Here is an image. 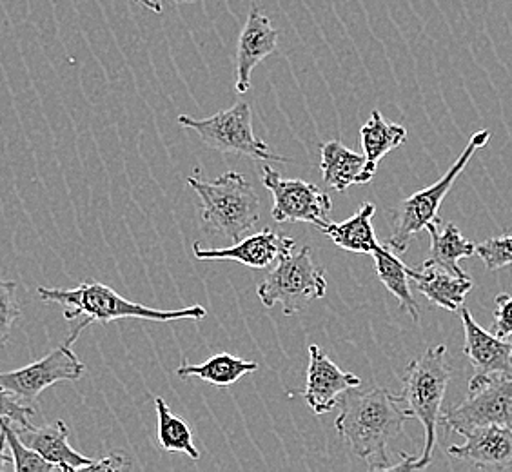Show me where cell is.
<instances>
[{
  "label": "cell",
  "instance_id": "30bf717a",
  "mask_svg": "<svg viewBox=\"0 0 512 472\" xmlns=\"http://www.w3.org/2000/svg\"><path fill=\"white\" fill-rule=\"evenodd\" d=\"M440 423L456 434L487 425L512 429V378H494L469 389L462 404L442 413Z\"/></svg>",
  "mask_w": 512,
  "mask_h": 472
},
{
  "label": "cell",
  "instance_id": "5b68a950",
  "mask_svg": "<svg viewBox=\"0 0 512 472\" xmlns=\"http://www.w3.org/2000/svg\"><path fill=\"white\" fill-rule=\"evenodd\" d=\"M491 140V131L483 129L474 133L469 138L467 146L460 153V157L456 158L451 168L447 169L444 177L438 182H434L433 186L425 187L416 191L414 195L402 200L398 207H394L393 213V231L391 238L387 242V247L393 249L396 255H404L405 251L411 246L414 236L420 231H424L427 224L440 220L438 211L444 202L445 197L449 195L451 187L454 186L456 178L460 177L463 169L467 168L469 160L474 157V153H478V149H482L487 142Z\"/></svg>",
  "mask_w": 512,
  "mask_h": 472
},
{
  "label": "cell",
  "instance_id": "484cf974",
  "mask_svg": "<svg viewBox=\"0 0 512 472\" xmlns=\"http://www.w3.org/2000/svg\"><path fill=\"white\" fill-rule=\"evenodd\" d=\"M17 282L0 280V347L10 340L11 329L20 318Z\"/></svg>",
  "mask_w": 512,
  "mask_h": 472
},
{
  "label": "cell",
  "instance_id": "9a60e30c",
  "mask_svg": "<svg viewBox=\"0 0 512 472\" xmlns=\"http://www.w3.org/2000/svg\"><path fill=\"white\" fill-rule=\"evenodd\" d=\"M278 48V31L262 11L253 6L246 24L240 31L237 48V91L246 95L251 89V75L256 66L275 53Z\"/></svg>",
  "mask_w": 512,
  "mask_h": 472
},
{
  "label": "cell",
  "instance_id": "cb8c5ba5",
  "mask_svg": "<svg viewBox=\"0 0 512 472\" xmlns=\"http://www.w3.org/2000/svg\"><path fill=\"white\" fill-rule=\"evenodd\" d=\"M155 413L158 420V445L168 453L186 454L191 460L197 462L200 453L188 423L178 418L177 414L171 413L169 405L162 396L155 398Z\"/></svg>",
  "mask_w": 512,
  "mask_h": 472
},
{
  "label": "cell",
  "instance_id": "7a4b0ae2",
  "mask_svg": "<svg viewBox=\"0 0 512 472\" xmlns=\"http://www.w3.org/2000/svg\"><path fill=\"white\" fill-rule=\"evenodd\" d=\"M40 300L59 304L66 309L64 318L75 320L82 318L84 322L71 333V338H79L80 333L93 324L106 325L115 320L124 318H137V320H151V322H177V320H204L206 309L202 305H191L175 311L153 309L148 305L135 304L128 298L119 295L115 289L100 284L97 280H86L73 289H59V287H39L37 289Z\"/></svg>",
  "mask_w": 512,
  "mask_h": 472
},
{
  "label": "cell",
  "instance_id": "52a82bcc",
  "mask_svg": "<svg viewBox=\"0 0 512 472\" xmlns=\"http://www.w3.org/2000/svg\"><path fill=\"white\" fill-rule=\"evenodd\" d=\"M178 124L182 128L195 131L206 146L220 153L278 164L289 162V158L276 155L262 138L256 137L253 129V109L244 100L213 117L193 118L180 115Z\"/></svg>",
  "mask_w": 512,
  "mask_h": 472
},
{
  "label": "cell",
  "instance_id": "8992f818",
  "mask_svg": "<svg viewBox=\"0 0 512 472\" xmlns=\"http://www.w3.org/2000/svg\"><path fill=\"white\" fill-rule=\"evenodd\" d=\"M258 298L266 307L282 305V313L293 316L309 302L324 298L327 278L324 269L316 266L311 249L289 251L276 260V266L258 287Z\"/></svg>",
  "mask_w": 512,
  "mask_h": 472
},
{
  "label": "cell",
  "instance_id": "f546056e",
  "mask_svg": "<svg viewBox=\"0 0 512 472\" xmlns=\"http://www.w3.org/2000/svg\"><path fill=\"white\" fill-rule=\"evenodd\" d=\"M126 469H133V462L124 454L113 453L95 460L89 471H126Z\"/></svg>",
  "mask_w": 512,
  "mask_h": 472
},
{
  "label": "cell",
  "instance_id": "ba28073f",
  "mask_svg": "<svg viewBox=\"0 0 512 472\" xmlns=\"http://www.w3.org/2000/svg\"><path fill=\"white\" fill-rule=\"evenodd\" d=\"M262 182L273 195L271 217L278 224L306 222L320 229L329 222L333 200L316 184L282 177L271 166H262Z\"/></svg>",
  "mask_w": 512,
  "mask_h": 472
},
{
  "label": "cell",
  "instance_id": "1f68e13d",
  "mask_svg": "<svg viewBox=\"0 0 512 472\" xmlns=\"http://www.w3.org/2000/svg\"><path fill=\"white\" fill-rule=\"evenodd\" d=\"M6 434L0 429V472L13 471V458L6 454Z\"/></svg>",
  "mask_w": 512,
  "mask_h": 472
},
{
  "label": "cell",
  "instance_id": "d4e9b609",
  "mask_svg": "<svg viewBox=\"0 0 512 472\" xmlns=\"http://www.w3.org/2000/svg\"><path fill=\"white\" fill-rule=\"evenodd\" d=\"M0 429L6 434V442L10 445L11 458H13V471L53 472L59 471L53 463L42 458L35 449L22 442L13 422L4 418L0 420Z\"/></svg>",
  "mask_w": 512,
  "mask_h": 472
},
{
  "label": "cell",
  "instance_id": "d6a6232c",
  "mask_svg": "<svg viewBox=\"0 0 512 472\" xmlns=\"http://www.w3.org/2000/svg\"><path fill=\"white\" fill-rule=\"evenodd\" d=\"M140 2L142 6H146L148 10L155 11V13H160L162 11V4H160V0H137Z\"/></svg>",
  "mask_w": 512,
  "mask_h": 472
},
{
  "label": "cell",
  "instance_id": "9c48e42d",
  "mask_svg": "<svg viewBox=\"0 0 512 472\" xmlns=\"http://www.w3.org/2000/svg\"><path fill=\"white\" fill-rule=\"evenodd\" d=\"M73 344L75 342L68 338L64 344L40 358L39 362L0 373V385L19 398L22 404L33 407L46 389L60 382H77L86 373V365L71 349Z\"/></svg>",
  "mask_w": 512,
  "mask_h": 472
},
{
  "label": "cell",
  "instance_id": "83f0119b",
  "mask_svg": "<svg viewBox=\"0 0 512 472\" xmlns=\"http://www.w3.org/2000/svg\"><path fill=\"white\" fill-rule=\"evenodd\" d=\"M35 414V407L24 405L10 391L0 385V420L8 418L17 427L30 425V418Z\"/></svg>",
  "mask_w": 512,
  "mask_h": 472
},
{
  "label": "cell",
  "instance_id": "3957f363",
  "mask_svg": "<svg viewBox=\"0 0 512 472\" xmlns=\"http://www.w3.org/2000/svg\"><path fill=\"white\" fill-rule=\"evenodd\" d=\"M451 380V367L447 362V345L429 347L422 356L414 358L402 374V394L398 396L411 418L424 425L425 445L420 458H416V471L429 467L436 447V431L442 420L447 385Z\"/></svg>",
  "mask_w": 512,
  "mask_h": 472
},
{
  "label": "cell",
  "instance_id": "8fae6325",
  "mask_svg": "<svg viewBox=\"0 0 512 472\" xmlns=\"http://www.w3.org/2000/svg\"><path fill=\"white\" fill-rule=\"evenodd\" d=\"M462 316L463 353L473 364L474 376L469 382V389H474L483 382L494 378H512V342L505 338L491 335L482 325L474 320L467 307H460Z\"/></svg>",
  "mask_w": 512,
  "mask_h": 472
},
{
  "label": "cell",
  "instance_id": "e0dca14e",
  "mask_svg": "<svg viewBox=\"0 0 512 472\" xmlns=\"http://www.w3.org/2000/svg\"><path fill=\"white\" fill-rule=\"evenodd\" d=\"M320 171L324 182L335 191L344 193L351 186L369 184L376 175V168L367 162L365 155L355 153L338 140H329L320 148Z\"/></svg>",
  "mask_w": 512,
  "mask_h": 472
},
{
  "label": "cell",
  "instance_id": "836d02e7",
  "mask_svg": "<svg viewBox=\"0 0 512 472\" xmlns=\"http://www.w3.org/2000/svg\"><path fill=\"white\" fill-rule=\"evenodd\" d=\"M178 4H193V2H198V0H175Z\"/></svg>",
  "mask_w": 512,
  "mask_h": 472
},
{
  "label": "cell",
  "instance_id": "7c38bea8",
  "mask_svg": "<svg viewBox=\"0 0 512 472\" xmlns=\"http://www.w3.org/2000/svg\"><path fill=\"white\" fill-rule=\"evenodd\" d=\"M360 385L362 380L356 374L338 367L318 345H309V367H307L304 400L313 413H331L345 391Z\"/></svg>",
  "mask_w": 512,
  "mask_h": 472
},
{
  "label": "cell",
  "instance_id": "d6986e66",
  "mask_svg": "<svg viewBox=\"0 0 512 472\" xmlns=\"http://www.w3.org/2000/svg\"><path fill=\"white\" fill-rule=\"evenodd\" d=\"M440 222L436 220L425 226L431 236V249L422 267H438L454 276H469L460 267V260L476 255V244L465 238L453 222L444 224L442 229L438 227Z\"/></svg>",
  "mask_w": 512,
  "mask_h": 472
},
{
  "label": "cell",
  "instance_id": "6da1fadb",
  "mask_svg": "<svg viewBox=\"0 0 512 472\" xmlns=\"http://www.w3.org/2000/svg\"><path fill=\"white\" fill-rule=\"evenodd\" d=\"M360 387L342 394L336 433L367 463L369 471H385L391 465L387 447L404 433L405 422L411 414L402 407L400 398L385 387Z\"/></svg>",
  "mask_w": 512,
  "mask_h": 472
},
{
  "label": "cell",
  "instance_id": "4dcf8cb0",
  "mask_svg": "<svg viewBox=\"0 0 512 472\" xmlns=\"http://www.w3.org/2000/svg\"><path fill=\"white\" fill-rule=\"evenodd\" d=\"M385 471H416V458L409 456V454L400 453V462L389 465Z\"/></svg>",
  "mask_w": 512,
  "mask_h": 472
},
{
  "label": "cell",
  "instance_id": "4fadbf2b",
  "mask_svg": "<svg viewBox=\"0 0 512 472\" xmlns=\"http://www.w3.org/2000/svg\"><path fill=\"white\" fill-rule=\"evenodd\" d=\"M465 443L451 445L449 456L473 463L483 471L512 469V429L502 425H487L462 433Z\"/></svg>",
  "mask_w": 512,
  "mask_h": 472
},
{
  "label": "cell",
  "instance_id": "277c9868",
  "mask_svg": "<svg viewBox=\"0 0 512 472\" xmlns=\"http://www.w3.org/2000/svg\"><path fill=\"white\" fill-rule=\"evenodd\" d=\"M188 186L202 202V220L207 231L238 242L260 220V198L255 187L237 171H227L215 180H204L202 169L188 178Z\"/></svg>",
  "mask_w": 512,
  "mask_h": 472
},
{
  "label": "cell",
  "instance_id": "2e32d148",
  "mask_svg": "<svg viewBox=\"0 0 512 472\" xmlns=\"http://www.w3.org/2000/svg\"><path fill=\"white\" fill-rule=\"evenodd\" d=\"M17 433L22 438V442L31 449H35L42 458L53 463L59 471H89L95 463L93 458L77 453L69 445L68 425L62 420L42 425V427H35L30 423L26 427H17Z\"/></svg>",
  "mask_w": 512,
  "mask_h": 472
},
{
  "label": "cell",
  "instance_id": "603a6c76",
  "mask_svg": "<svg viewBox=\"0 0 512 472\" xmlns=\"http://www.w3.org/2000/svg\"><path fill=\"white\" fill-rule=\"evenodd\" d=\"M362 148L369 164L378 166V162L391 151L400 148L407 140V129L391 120H385L378 109H373L371 117L360 129Z\"/></svg>",
  "mask_w": 512,
  "mask_h": 472
},
{
  "label": "cell",
  "instance_id": "ac0fdd59",
  "mask_svg": "<svg viewBox=\"0 0 512 472\" xmlns=\"http://www.w3.org/2000/svg\"><path fill=\"white\" fill-rule=\"evenodd\" d=\"M411 280L416 289L431 302L445 311L458 313L465 296L473 289L471 276H454L438 267H420L411 269Z\"/></svg>",
  "mask_w": 512,
  "mask_h": 472
},
{
  "label": "cell",
  "instance_id": "ffe728a7",
  "mask_svg": "<svg viewBox=\"0 0 512 472\" xmlns=\"http://www.w3.org/2000/svg\"><path fill=\"white\" fill-rule=\"evenodd\" d=\"M376 215V206L365 202L356 211L355 215L344 222H327L320 227V231L336 246L355 255H373L376 247L380 246L376 240L373 218Z\"/></svg>",
  "mask_w": 512,
  "mask_h": 472
},
{
  "label": "cell",
  "instance_id": "4316f807",
  "mask_svg": "<svg viewBox=\"0 0 512 472\" xmlns=\"http://www.w3.org/2000/svg\"><path fill=\"white\" fill-rule=\"evenodd\" d=\"M476 255L489 271L512 266V235L494 236L476 246Z\"/></svg>",
  "mask_w": 512,
  "mask_h": 472
},
{
  "label": "cell",
  "instance_id": "44dd1931",
  "mask_svg": "<svg viewBox=\"0 0 512 472\" xmlns=\"http://www.w3.org/2000/svg\"><path fill=\"white\" fill-rule=\"evenodd\" d=\"M371 256L375 258L376 273H378L380 282L398 300L400 309L411 316L414 322H418L420 307L416 304L413 291H411V276H409L411 267L405 266L393 249L382 246V244L376 247Z\"/></svg>",
  "mask_w": 512,
  "mask_h": 472
},
{
  "label": "cell",
  "instance_id": "7402d4cb",
  "mask_svg": "<svg viewBox=\"0 0 512 472\" xmlns=\"http://www.w3.org/2000/svg\"><path fill=\"white\" fill-rule=\"evenodd\" d=\"M258 364L242 360L238 356L229 353H220L211 356L204 364L191 365L182 364L177 369L178 378H198L202 382L218 387V389H229L242 380L247 374L256 373Z\"/></svg>",
  "mask_w": 512,
  "mask_h": 472
},
{
  "label": "cell",
  "instance_id": "5bb4252c",
  "mask_svg": "<svg viewBox=\"0 0 512 472\" xmlns=\"http://www.w3.org/2000/svg\"><path fill=\"white\" fill-rule=\"evenodd\" d=\"M296 242L289 236L278 235L271 229H262L255 235L240 238L226 249H206L195 244L193 253L197 260H233L251 269H266L275 264L284 253L295 249Z\"/></svg>",
  "mask_w": 512,
  "mask_h": 472
},
{
  "label": "cell",
  "instance_id": "f1b7e54d",
  "mask_svg": "<svg viewBox=\"0 0 512 472\" xmlns=\"http://www.w3.org/2000/svg\"><path fill=\"white\" fill-rule=\"evenodd\" d=\"M494 335L500 338L512 336V293L511 295L496 296V311H494Z\"/></svg>",
  "mask_w": 512,
  "mask_h": 472
}]
</instances>
